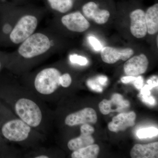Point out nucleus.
<instances>
[{
    "instance_id": "nucleus-2",
    "label": "nucleus",
    "mask_w": 158,
    "mask_h": 158,
    "mask_svg": "<svg viewBox=\"0 0 158 158\" xmlns=\"http://www.w3.org/2000/svg\"><path fill=\"white\" fill-rule=\"evenodd\" d=\"M0 135L6 142L25 149L42 145L47 135L21 119L0 100Z\"/></svg>"
},
{
    "instance_id": "nucleus-24",
    "label": "nucleus",
    "mask_w": 158,
    "mask_h": 158,
    "mask_svg": "<svg viewBox=\"0 0 158 158\" xmlns=\"http://www.w3.org/2000/svg\"><path fill=\"white\" fill-rule=\"evenodd\" d=\"M134 81V85L137 89H141L143 87V78L142 77L139 76L138 77H136L135 80Z\"/></svg>"
},
{
    "instance_id": "nucleus-26",
    "label": "nucleus",
    "mask_w": 158,
    "mask_h": 158,
    "mask_svg": "<svg viewBox=\"0 0 158 158\" xmlns=\"http://www.w3.org/2000/svg\"><path fill=\"white\" fill-rule=\"evenodd\" d=\"M153 87L150 85H146L143 88H141V94L142 95H150V90L152 89Z\"/></svg>"
},
{
    "instance_id": "nucleus-8",
    "label": "nucleus",
    "mask_w": 158,
    "mask_h": 158,
    "mask_svg": "<svg viewBox=\"0 0 158 158\" xmlns=\"http://www.w3.org/2000/svg\"><path fill=\"white\" fill-rule=\"evenodd\" d=\"M101 50L102 60L108 64H113L119 60L126 61L134 53L131 48H117L110 47H105Z\"/></svg>"
},
{
    "instance_id": "nucleus-27",
    "label": "nucleus",
    "mask_w": 158,
    "mask_h": 158,
    "mask_svg": "<svg viewBox=\"0 0 158 158\" xmlns=\"http://www.w3.org/2000/svg\"><path fill=\"white\" fill-rule=\"evenodd\" d=\"M136 77H135L131 76H127L126 77H123L121 78V81L123 84H128L130 82L134 81L135 80Z\"/></svg>"
},
{
    "instance_id": "nucleus-15",
    "label": "nucleus",
    "mask_w": 158,
    "mask_h": 158,
    "mask_svg": "<svg viewBox=\"0 0 158 158\" xmlns=\"http://www.w3.org/2000/svg\"><path fill=\"white\" fill-rule=\"evenodd\" d=\"M94 142V139L91 135L81 132L80 135L69 140L67 147L69 150L73 152L93 144Z\"/></svg>"
},
{
    "instance_id": "nucleus-4",
    "label": "nucleus",
    "mask_w": 158,
    "mask_h": 158,
    "mask_svg": "<svg viewBox=\"0 0 158 158\" xmlns=\"http://www.w3.org/2000/svg\"><path fill=\"white\" fill-rule=\"evenodd\" d=\"M62 118L64 124L69 127L85 124H95L97 121L96 112L91 108H85L69 113Z\"/></svg>"
},
{
    "instance_id": "nucleus-3",
    "label": "nucleus",
    "mask_w": 158,
    "mask_h": 158,
    "mask_svg": "<svg viewBox=\"0 0 158 158\" xmlns=\"http://www.w3.org/2000/svg\"><path fill=\"white\" fill-rule=\"evenodd\" d=\"M38 19L32 15H26L21 17L9 34L10 41L20 44L32 35L37 29Z\"/></svg>"
},
{
    "instance_id": "nucleus-25",
    "label": "nucleus",
    "mask_w": 158,
    "mask_h": 158,
    "mask_svg": "<svg viewBox=\"0 0 158 158\" xmlns=\"http://www.w3.org/2000/svg\"><path fill=\"white\" fill-rule=\"evenodd\" d=\"M142 99L144 102L147 103L149 104L153 105L155 104V99L152 96H149V95H142Z\"/></svg>"
},
{
    "instance_id": "nucleus-1",
    "label": "nucleus",
    "mask_w": 158,
    "mask_h": 158,
    "mask_svg": "<svg viewBox=\"0 0 158 158\" xmlns=\"http://www.w3.org/2000/svg\"><path fill=\"white\" fill-rule=\"evenodd\" d=\"M0 100L23 121L48 135L54 121V113L44 102L23 84L0 77Z\"/></svg>"
},
{
    "instance_id": "nucleus-11",
    "label": "nucleus",
    "mask_w": 158,
    "mask_h": 158,
    "mask_svg": "<svg viewBox=\"0 0 158 158\" xmlns=\"http://www.w3.org/2000/svg\"><path fill=\"white\" fill-rule=\"evenodd\" d=\"M129 106V102L123 99L120 94H115L112 96L110 100H103L99 104V108L102 114L107 115L112 112L113 107H114V112H119Z\"/></svg>"
},
{
    "instance_id": "nucleus-21",
    "label": "nucleus",
    "mask_w": 158,
    "mask_h": 158,
    "mask_svg": "<svg viewBox=\"0 0 158 158\" xmlns=\"http://www.w3.org/2000/svg\"><path fill=\"white\" fill-rule=\"evenodd\" d=\"M88 87L92 90L96 92H102L103 91L102 87L96 80H89L87 82Z\"/></svg>"
},
{
    "instance_id": "nucleus-7",
    "label": "nucleus",
    "mask_w": 158,
    "mask_h": 158,
    "mask_svg": "<svg viewBox=\"0 0 158 158\" xmlns=\"http://www.w3.org/2000/svg\"><path fill=\"white\" fill-rule=\"evenodd\" d=\"M130 16L131 34L137 38L145 37L147 33L145 12L142 9H136L131 12Z\"/></svg>"
},
{
    "instance_id": "nucleus-9",
    "label": "nucleus",
    "mask_w": 158,
    "mask_h": 158,
    "mask_svg": "<svg viewBox=\"0 0 158 158\" xmlns=\"http://www.w3.org/2000/svg\"><path fill=\"white\" fill-rule=\"evenodd\" d=\"M148 60L144 54L135 56L125 63L123 69L127 76L135 77L144 73L147 70Z\"/></svg>"
},
{
    "instance_id": "nucleus-5",
    "label": "nucleus",
    "mask_w": 158,
    "mask_h": 158,
    "mask_svg": "<svg viewBox=\"0 0 158 158\" xmlns=\"http://www.w3.org/2000/svg\"><path fill=\"white\" fill-rule=\"evenodd\" d=\"M62 24L69 31L81 33L88 30L90 23L80 11L64 15L61 19Z\"/></svg>"
},
{
    "instance_id": "nucleus-13",
    "label": "nucleus",
    "mask_w": 158,
    "mask_h": 158,
    "mask_svg": "<svg viewBox=\"0 0 158 158\" xmlns=\"http://www.w3.org/2000/svg\"><path fill=\"white\" fill-rule=\"evenodd\" d=\"M23 151V158H52L56 156L55 150L51 147H44L42 145L25 149Z\"/></svg>"
},
{
    "instance_id": "nucleus-23",
    "label": "nucleus",
    "mask_w": 158,
    "mask_h": 158,
    "mask_svg": "<svg viewBox=\"0 0 158 158\" xmlns=\"http://www.w3.org/2000/svg\"><path fill=\"white\" fill-rule=\"evenodd\" d=\"M8 59V57L3 56L2 54L0 53V73L3 68L6 67Z\"/></svg>"
},
{
    "instance_id": "nucleus-16",
    "label": "nucleus",
    "mask_w": 158,
    "mask_h": 158,
    "mask_svg": "<svg viewBox=\"0 0 158 158\" xmlns=\"http://www.w3.org/2000/svg\"><path fill=\"white\" fill-rule=\"evenodd\" d=\"M100 151L97 144H91L87 147L72 152L71 157L72 158H95Z\"/></svg>"
},
{
    "instance_id": "nucleus-28",
    "label": "nucleus",
    "mask_w": 158,
    "mask_h": 158,
    "mask_svg": "<svg viewBox=\"0 0 158 158\" xmlns=\"http://www.w3.org/2000/svg\"><path fill=\"white\" fill-rule=\"evenodd\" d=\"M98 82L102 85H106L108 79L106 77L100 76L96 79Z\"/></svg>"
},
{
    "instance_id": "nucleus-19",
    "label": "nucleus",
    "mask_w": 158,
    "mask_h": 158,
    "mask_svg": "<svg viewBox=\"0 0 158 158\" xmlns=\"http://www.w3.org/2000/svg\"><path fill=\"white\" fill-rule=\"evenodd\" d=\"M158 130L157 128L150 127L142 128L138 130L137 135L140 139L151 138L158 135Z\"/></svg>"
},
{
    "instance_id": "nucleus-20",
    "label": "nucleus",
    "mask_w": 158,
    "mask_h": 158,
    "mask_svg": "<svg viewBox=\"0 0 158 158\" xmlns=\"http://www.w3.org/2000/svg\"><path fill=\"white\" fill-rule=\"evenodd\" d=\"M69 60L72 63L77 64L80 65H85L88 63L87 58L82 56H78L77 54L71 55L69 56Z\"/></svg>"
},
{
    "instance_id": "nucleus-6",
    "label": "nucleus",
    "mask_w": 158,
    "mask_h": 158,
    "mask_svg": "<svg viewBox=\"0 0 158 158\" xmlns=\"http://www.w3.org/2000/svg\"><path fill=\"white\" fill-rule=\"evenodd\" d=\"M82 11L85 16L93 20L98 24L106 23L110 17V12L105 9H101L95 1H90L82 6Z\"/></svg>"
},
{
    "instance_id": "nucleus-18",
    "label": "nucleus",
    "mask_w": 158,
    "mask_h": 158,
    "mask_svg": "<svg viewBox=\"0 0 158 158\" xmlns=\"http://www.w3.org/2000/svg\"><path fill=\"white\" fill-rule=\"evenodd\" d=\"M53 10L62 13H65L72 9L73 0H47Z\"/></svg>"
},
{
    "instance_id": "nucleus-10",
    "label": "nucleus",
    "mask_w": 158,
    "mask_h": 158,
    "mask_svg": "<svg viewBox=\"0 0 158 158\" xmlns=\"http://www.w3.org/2000/svg\"><path fill=\"white\" fill-rule=\"evenodd\" d=\"M136 115L134 112L122 113L113 117L112 121L108 124L110 131L118 132L124 131L128 127L135 125Z\"/></svg>"
},
{
    "instance_id": "nucleus-14",
    "label": "nucleus",
    "mask_w": 158,
    "mask_h": 158,
    "mask_svg": "<svg viewBox=\"0 0 158 158\" xmlns=\"http://www.w3.org/2000/svg\"><path fill=\"white\" fill-rule=\"evenodd\" d=\"M147 33L154 35L158 31V4L156 3L148 8L145 13Z\"/></svg>"
},
{
    "instance_id": "nucleus-17",
    "label": "nucleus",
    "mask_w": 158,
    "mask_h": 158,
    "mask_svg": "<svg viewBox=\"0 0 158 158\" xmlns=\"http://www.w3.org/2000/svg\"><path fill=\"white\" fill-rule=\"evenodd\" d=\"M22 156L21 150L9 145L0 135V158H21Z\"/></svg>"
},
{
    "instance_id": "nucleus-22",
    "label": "nucleus",
    "mask_w": 158,
    "mask_h": 158,
    "mask_svg": "<svg viewBox=\"0 0 158 158\" xmlns=\"http://www.w3.org/2000/svg\"><path fill=\"white\" fill-rule=\"evenodd\" d=\"M89 41L90 44L92 46L94 49L95 51H100L102 48V46L101 44L95 37H92V36L89 37Z\"/></svg>"
},
{
    "instance_id": "nucleus-12",
    "label": "nucleus",
    "mask_w": 158,
    "mask_h": 158,
    "mask_svg": "<svg viewBox=\"0 0 158 158\" xmlns=\"http://www.w3.org/2000/svg\"><path fill=\"white\" fill-rule=\"evenodd\" d=\"M131 156L132 158H158V142L147 144H135L131 150Z\"/></svg>"
}]
</instances>
